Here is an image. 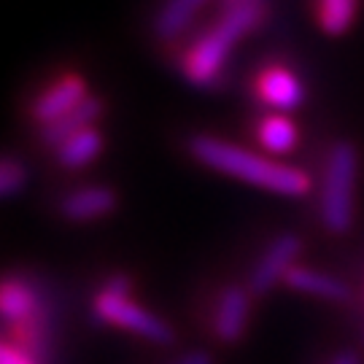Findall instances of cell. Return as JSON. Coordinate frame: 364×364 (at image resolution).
I'll return each mask as SVG.
<instances>
[{"mask_svg":"<svg viewBox=\"0 0 364 364\" xmlns=\"http://www.w3.org/2000/svg\"><path fill=\"white\" fill-rule=\"evenodd\" d=\"M192 154L208 165V168L243 178V181L262 186L267 192L287 197H302L311 192V176L302 173L299 168L284 165V162H273L267 156L254 154L248 149L232 146L221 138H210V135H200L192 141Z\"/></svg>","mask_w":364,"mask_h":364,"instance_id":"6da1fadb","label":"cell"},{"mask_svg":"<svg viewBox=\"0 0 364 364\" xmlns=\"http://www.w3.org/2000/svg\"><path fill=\"white\" fill-rule=\"evenodd\" d=\"M262 19V3L259 0H240L232 3L224 16L219 19V25L208 30L203 38L189 46V52L183 54V76L189 78L197 87H210L216 84L221 68L230 57L237 41L246 36L251 27Z\"/></svg>","mask_w":364,"mask_h":364,"instance_id":"7a4b0ae2","label":"cell"},{"mask_svg":"<svg viewBox=\"0 0 364 364\" xmlns=\"http://www.w3.org/2000/svg\"><path fill=\"white\" fill-rule=\"evenodd\" d=\"M356 149L340 141L329 149L321 189V221L329 232L343 235L353 221V192H356Z\"/></svg>","mask_w":364,"mask_h":364,"instance_id":"3957f363","label":"cell"},{"mask_svg":"<svg viewBox=\"0 0 364 364\" xmlns=\"http://www.w3.org/2000/svg\"><path fill=\"white\" fill-rule=\"evenodd\" d=\"M95 316L105 324L130 329V332L151 340V343H173L170 326L159 316L149 313L138 302H132L127 297V291H114V289L103 287L100 294L95 297Z\"/></svg>","mask_w":364,"mask_h":364,"instance_id":"277c9868","label":"cell"},{"mask_svg":"<svg viewBox=\"0 0 364 364\" xmlns=\"http://www.w3.org/2000/svg\"><path fill=\"white\" fill-rule=\"evenodd\" d=\"M299 248H302V240H299L297 235H278L273 243L264 248V254L257 259V264H254L251 278H248V289L254 294H264L275 284L287 281V275L297 267L294 259L299 257Z\"/></svg>","mask_w":364,"mask_h":364,"instance_id":"5b68a950","label":"cell"},{"mask_svg":"<svg viewBox=\"0 0 364 364\" xmlns=\"http://www.w3.org/2000/svg\"><path fill=\"white\" fill-rule=\"evenodd\" d=\"M90 95H87V84L84 78H78L76 73H68V76L57 78L52 87L41 92L33 103V119H38L43 124H52L57 119H63L65 114H70L73 108L84 103Z\"/></svg>","mask_w":364,"mask_h":364,"instance_id":"8992f818","label":"cell"},{"mask_svg":"<svg viewBox=\"0 0 364 364\" xmlns=\"http://www.w3.org/2000/svg\"><path fill=\"white\" fill-rule=\"evenodd\" d=\"M257 95L262 97V103L275 108L278 114H287L302 103L305 87L289 68L270 65L257 76Z\"/></svg>","mask_w":364,"mask_h":364,"instance_id":"52a82bcc","label":"cell"},{"mask_svg":"<svg viewBox=\"0 0 364 364\" xmlns=\"http://www.w3.org/2000/svg\"><path fill=\"white\" fill-rule=\"evenodd\" d=\"M251 316V299L248 291L240 287H227L219 294L216 313H213V332L221 343H237L243 338Z\"/></svg>","mask_w":364,"mask_h":364,"instance_id":"ba28073f","label":"cell"},{"mask_svg":"<svg viewBox=\"0 0 364 364\" xmlns=\"http://www.w3.org/2000/svg\"><path fill=\"white\" fill-rule=\"evenodd\" d=\"M117 208V195L105 186H81L63 200V213L73 221H92Z\"/></svg>","mask_w":364,"mask_h":364,"instance_id":"9c48e42d","label":"cell"},{"mask_svg":"<svg viewBox=\"0 0 364 364\" xmlns=\"http://www.w3.org/2000/svg\"><path fill=\"white\" fill-rule=\"evenodd\" d=\"M100 114H103V103L97 97H87L84 103L73 108L70 114H65L63 119H57L52 124H43V141L52 146H63L68 138L90 130L92 124L100 119Z\"/></svg>","mask_w":364,"mask_h":364,"instance_id":"30bf717a","label":"cell"},{"mask_svg":"<svg viewBox=\"0 0 364 364\" xmlns=\"http://www.w3.org/2000/svg\"><path fill=\"white\" fill-rule=\"evenodd\" d=\"M287 287H291L294 291H299V294L332 299V302L348 299V287H346L343 281H338L335 275L318 273V270H313V267H294V270L287 275Z\"/></svg>","mask_w":364,"mask_h":364,"instance_id":"8fae6325","label":"cell"},{"mask_svg":"<svg viewBox=\"0 0 364 364\" xmlns=\"http://www.w3.org/2000/svg\"><path fill=\"white\" fill-rule=\"evenodd\" d=\"M36 305H38V299H36V291L27 281L16 278V275L3 281V287H0V311H3V318L9 324L22 326L36 313Z\"/></svg>","mask_w":364,"mask_h":364,"instance_id":"7c38bea8","label":"cell"},{"mask_svg":"<svg viewBox=\"0 0 364 364\" xmlns=\"http://www.w3.org/2000/svg\"><path fill=\"white\" fill-rule=\"evenodd\" d=\"M103 151V135L90 127V130L78 132L73 138H68L63 146H57V159L68 170H81L92 165L97 154Z\"/></svg>","mask_w":364,"mask_h":364,"instance_id":"4fadbf2b","label":"cell"},{"mask_svg":"<svg viewBox=\"0 0 364 364\" xmlns=\"http://www.w3.org/2000/svg\"><path fill=\"white\" fill-rule=\"evenodd\" d=\"M205 6V0H165V6L156 14L154 30L159 38H176L181 36L183 27L195 19V14Z\"/></svg>","mask_w":364,"mask_h":364,"instance_id":"5bb4252c","label":"cell"},{"mask_svg":"<svg viewBox=\"0 0 364 364\" xmlns=\"http://www.w3.org/2000/svg\"><path fill=\"white\" fill-rule=\"evenodd\" d=\"M257 138H259V144L267 151H273V154H289L297 146V127L284 114H270V117H264L259 122Z\"/></svg>","mask_w":364,"mask_h":364,"instance_id":"9a60e30c","label":"cell"},{"mask_svg":"<svg viewBox=\"0 0 364 364\" xmlns=\"http://www.w3.org/2000/svg\"><path fill=\"white\" fill-rule=\"evenodd\" d=\"M359 11V0H316V14L318 25L324 27L329 36H340L353 25Z\"/></svg>","mask_w":364,"mask_h":364,"instance_id":"2e32d148","label":"cell"},{"mask_svg":"<svg viewBox=\"0 0 364 364\" xmlns=\"http://www.w3.org/2000/svg\"><path fill=\"white\" fill-rule=\"evenodd\" d=\"M25 186V168L16 162V159H3L0 165V192L6 197H14L16 192H22Z\"/></svg>","mask_w":364,"mask_h":364,"instance_id":"e0dca14e","label":"cell"},{"mask_svg":"<svg viewBox=\"0 0 364 364\" xmlns=\"http://www.w3.org/2000/svg\"><path fill=\"white\" fill-rule=\"evenodd\" d=\"M0 364H38V362L33 359V353L27 351L22 343L6 340L3 348H0Z\"/></svg>","mask_w":364,"mask_h":364,"instance_id":"ac0fdd59","label":"cell"},{"mask_svg":"<svg viewBox=\"0 0 364 364\" xmlns=\"http://www.w3.org/2000/svg\"><path fill=\"white\" fill-rule=\"evenodd\" d=\"M176 364H213V359L205 351H192V353H183Z\"/></svg>","mask_w":364,"mask_h":364,"instance_id":"d6986e66","label":"cell"},{"mask_svg":"<svg viewBox=\"0 0 364 364\" xmlns=\"http://www.w3.org/2000/svg\"><path fill=\"white\" fill-rule=\"evenodd\" d=\"M329 364H362V362H359V356H356L353 351H343V353H338Z\"/></svg>","mask_w":364,"mask_h":364,"instance_id":"ffe728a7","label":"cell"},{"mask_svg":"<svg viewBox=\"0 0 364 364\" xmlns=\"http://www.w3.org/2000/svg\"><path fill=\"white\" fill-rule=\"evenodd\" d=\"M227 3H230V6H232V3H240V0H227Z\"/></svg>","mask_w":364,"mask_h":364,"instance_id":"44dd1931","label":"cell"}]
</instances>
